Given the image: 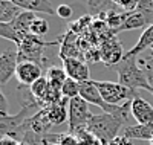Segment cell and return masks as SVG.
Instances as JSON below:
<instances>
[{
	"label": "cell",
	"mask_w": 153,
	"mask_h": 145,
	"mask_svg": "<svg viewBox=\"0 0 153 145\" xmlns=\"http://www.w3.org/2000/svg\"><path fill=\"white\" fill-rule=\"evenodd\" d=\"M124 127L126 124L120 118L104 112L101 115H92L87 122V130L101 142V145H109L115 138L121 136Z\"/></svg>",
	"instance_id": "cell-1"
},
{
	"label": "cell",
	"mask_w": 153,
	"mask_h": 145,
	"mask_svg": "<svg viewBox=\"0 0 153 145\" xmlns=\"http://www.w3.org/2000/svg\"><path fill=\"white\" fill-rule=\"evenodd\" d=\"M35 18V12L22 11L14 20L8 23H0V37L16 43L19 47L25 38L31 35V26Z\"/></svg>",
	"instance_id": "cell-2"
},
{
	"label": "cell",
	"mask_w": 153,
	"mask_h": 145,
	"mask_svg": "<svg viewBox=\"0 0 153 145\" xmlns=\"http://www.w3.org/2000/svg\"><path fill=\"white\" fill-rule=\"evenodd\" d=\"M60 41H45L42 37H37V35H28L25 40L22 41V44L17 47L19 52V63L23 61H31L35 63L38 66H43L46 63L45 58V49L48 46H52V44H58Z\"/></svg>",
	"instance_id": "cell-3"
},
{
	"label": "cell",
	"mask_w": 153,
	"mask_h": 145,
	"mask_svg": "<svg viewBox=\"0 0 153 145\" xmlns=\"http://www.w3.org/2000/svg\"><path fill=\"white\" fill-rule=\"evenodd\" d=\"M89 102H86L81 96H76L69 99L68 102V133L75 135L76 131L83 128H87V122L91 119V113L89 110Z\"/></svg>",
	"instance_id": "cell-4"
},
{
	"label": "cell",
	"mask_w": 153,
	"mask_h": 145,
	"mask_svg": "<svg viewBox=\"0 0 153 145\" xmlns=\"http://www.w3.org/2000/svg\"><path fill=\"white\" fill-rule=\"evenodd\" d=\"M94 84L97 86L101 98L110 105H123L127 101H132L135 96H138V92H133L130 89L124 87L120 83L113 81H97L92 80Z\"/></svg>",
	"instance_id": "cell-5"
},
{
	"label": "cell",
	"mask_w": 153,
	"mask_h": 145,
	"mask_svg": "<svg viewBox=\"0 0 153 145\" xmlns=\"http://www.w3.org/2000/svg\"><path fill=\"white\" fill-rule=\"evenodd\" d=\"M123 47L118 41L117 35H112L103 41V46L100 49V60L106 66H117L123 60Z\"/></svg>",
	"instance_id": "cell-6"
},
{
	"label": "cell",
	"mask_w": 153,
	"mask_h": 145,
	"mask_svg": "<svg viewBox=\"0 0 153 145\" xmlns=\"http://www.w3.org/2000/svg\"><path fill=\"white\" fill-rule=\"evenodd\" d=\"M42 76H43L42 66H38L35 63H31V61L19 63L17 70H16V78H17V81L20 83V89L22 87H28L29 89L37 80H40Z\"/></svg>",
	"instance_id": "cell-7"
},
{
	"label": "cell",
	"mask_w": 153,
	"mask_h": 145,
	"mask_svg": "<svg viewBox=\"0 0 153 145\" xmlns=\"http://www.w3.org/2000/svg\"><path fill=\"white\" fill-rule=\"evenodd\" d=\"M63 69H65L68 78L76 81V83H84L91 80V70L84 60L81 58H66L63 60Z\"/></svg>",
	"instance_id": "cell-8"
},
{
	"label": "cell",
	"mask_w": 153,
	"mask_h": 145,
	"mask_svg": "<svg viewBox=\"0 0 153 145\" xmlns=\"http://www.w3.org/2000/svg\"><path fill=\"white\" fill-rule=\"evenodd\" d=\"M19 66V52L6 49L0 54V86H5L16 75Z\"/></svg>",
	"instance_id": "cell-9"
},
{
	"label": "cell",
	"mask_w": 153,
	"mask_h": 145,
	"mask_svg": "<svg viewBox=\"0 0 153 145\" xmlns=\"http://www.w3.org/2000/svg\"><path fill=\"white\" fill-rule=\"evenodd\" d=\"M132 116L136 124H153V105L141 96L132 99Z\"/></svg>",
	"instance_id": "cell-10"
},
{
	"label": "cell",
	"mask_w": 153,
	"mask_h": 145,
	"mask_svg": "<svg viewBox=\"0 0 153 145\" xmlns=\"http://www.w3.org/2000/svg\"><path fill=\"white\" fill-rule=\"evenodd\" d=\"M22 11H31V12H42V14L54 16L57 14V8L49 0H9Z\"/></svg>",
	"instance_id": "cell-11"
},
{
	"label": "cell",
	"mask_w": 153,
	"mask_h": 145,
	"mask_svg": "<svg viewBox=\"0 0 153 145\" xmlns=\"http://www.w3.org/2000/svg\"><path fill=\"white\" fill-rule=\"evenodd\" d=\"M121 136L127 139H139V141H150L153 139V124H132L123 128Z\"/></svg>",
	"instance_id": "cell-12"
},
{
	"label": "cell",
	"mask_w": 153,
	"mask_h": 145,
	"mask_svg": "<svg viewBox=\"0 0 153 145\" xmlns=\"http://www.w3.org/2000/svg\"><path fill=\"white\" fill-rule=\"evenodd\" d=\"M66 102H69V99L63 98L61 101L55 102V104H51V105H46L45 112H46V116L49 122L52 124L54 127L57 125H61L68 121V112H66Z\"/></svg>",
	"instance_id": "cell-13"
},
{
	"label": "cell",
	"mask_w": 153,
	"mask_h": 145,
	"mask_svg": "<svg viewBox=\"0 0 153 145\" xmlns=\"http://www.w3.org/2000/svg\"><path fill=\"white\" fill-rule=\"evenodd\" d=\"M152 46H153V24L147 26V28L143 31V34L139 35V38H138L136 44H135L130 50H127L126 54H124V57H123V58L138 57L139 54H143V52H144L146 49H149V47L152 49Z\"/></svg>",
	"instance_id": "cell-14"
},
{
	"label": "cell",
	"mask_w": 153,
	"mask_h": 145,
	"mask_svg": "<svg viewBox=\"0 0 153 145\" xmlns=\"http://www.w3.org/2000/svg\"><path fill=\"white\" fill-rule=\"evenodd\" d=\"M121 9L117 3L112 0H87V11L92 17H98L101 14H106L110 11H118Z\"/></svg>",
	"instance_id": "cell-15"
},
{
	"label": "cell",
	"mask_w": 153,
	"mask_h": 145,
	"mask_svg": "<svg viewBox=\"0 0 153 145\" xmlns=\"http://www.w3.org/2000/svg\"><path fill=\"white\" fill-rule=\"evenodd\" d=\"M147 26H149V23H147L146 17L139 11H133L127 17V20L115 31V35H118L120 32H124V31H133V29H139V28H147Z\"/></svg>",
	"instance_id": "cell-16"
},
{
	"label": "cell",
	"mask_w": 153,
	"mask_h": 145,
	"mask_svg": "<svg viewBox=\"0 0 153 145\" xmlns=\"http://www.w3.org/2000/svg\"><path fill=\"white\" fill-rule=\"evenodd\" d=\"M45 76L48 78L49 86L57 89V90H61L63 84H65V81L68 80V75H66L65 69L63 67H55V66H51V67L46 70Z\"/></svg>",
	"instance_id": "cell-17"
},
{
	"label": "cell",
	"mask_w": 153,
	"mask_h": 145,
	"mask_svg": "<svg viewBox=\"0 0 153 145\" xmlns=\"http://www.w3.org/2000/svg\"><path fill=\"white\" fill-rule=\"evenodd\" d=\"M48 90H49V83H48V78H46V76H42L40 80H37V81L29 87V92H31L34 101L40 104L42 109H43V101H45V98H46Z\"/></svg>",
	"instance_id": "cell-18"
},
{
	"label": "cell",
	"mask_w": 153,
	"mask_h": 145,
	"mask_svg": "<svg viewBox=\"0 0 153 145\" xmlns=\"http://www.w3.org/2000/svg\"><path fill=\"white\" fill-rule=\"evenodd\" d=\"M22 12V9L19 6H16L9 0H0V23H8L11 20H14L19 14Z\"/></svg>",
	"instance_id": "cell-19"
},
{
	"label": "cell",
	"mask_w": 153,
	"mask_h": 145,
	"mask_svg": "<svg viewBox=\"0 0 153 145\" xmlns=\"http://www.w3.org/2000/svg\"><path fill=\"white\" fill-rule=\"evenodd\" d=\"M48 138L55 145H78L75 135L71 133H48Z\"/></svg>",
	"instance_id": "cell-20"
},
{
	"label": "cell",
	"mask_w": 153,
	"mask_h": 145,
	"mask_svg": "<svg viewBox=\"0 0 153 145\" xmlns=\"http://www.w3.org/2000/svg\"><path fill=\"white\" fill-rule=\"evenodd\" d=\"M61 95L66 99H72V98L80 96V83L68 78L65 81V84H63V87H61Z\"/></svg>",
	"instance_id": "cell-21"
},
{
	"label": "cell",
	"mask_w": 153,
	"mask_h": 145,
	"mask_svg": "<svg viewBox=\"0 0 153 145\" xmlns=\"http://www.w3.org/2000/svg\"><path fill=\"white\" fill-rule=\"evenodd\" d=\"M75 138H76V141H78V145H101V142L87 128H83L80 131H76Z\"/></svg>",
	"instance_id": "cell-22"
},
{
	"label": "cell",
	"mask_w": 153,
	"mask_h": 145,
	"mask_svg": "<svg viewBox=\"0 0 153 145\" xmlns=\"http://www.w3.org/2000/svg\"><path fill=\"white\" fill-rule=\"evenodd\" d=\"M49 31V23L46 18H40L37 17L31 26V34L32 35H37V37H43L45 34H48Z\"/></svg>",
	"instance_id": "cell-23"
},
{
	"label": "cell",
	"mask_w": 153,
	"mask_h": 145,
	"mask_svg": "<svg viewBox=\"0 0 153 145\" xmlns=\"http://www.w3.org/2000/svg\"><path fill=\"white\" fill-rule=\"evenodd\" d=\"M138 64L141 66V69L146 72V75H147L149 80L153 81V55L149 57V58H146V60H139Z\"/></svg>",
	"instance_id": "cell-24"
},
{
	"label": "cell",
	"mask_w": 153,
	"mask_h": 145,
	"mask_svg": "<svg viewBox=\"0 0 153 145\" xmlns=\"http://www.w3.org/2000/svg\"><path fill=\"white\" fill-rule=\"evenodd\" d=\"M72 14H74V11H72V8H71L69 5L63 3V5H58V6H57V16H58L60 18L69 20V18L72 17Z\"/></svg>",
	"instance_id": "cell-25"
},
{
	"label": "cell",
	"mask_w": 153,
	"mask_h": 145,
	"mask_svg": "<svg viewBox=\"0 0 153 145\" xmlns=\"http://www.w3.org/2000/svg\"><path fill=\"white\" fill-rule=\"evenodd\" d=\"M118 6H120L123 11L133 12V11L138 9V0H120V2H118Z\"/></svg>",
	"instance_id": "cell-26"
},
{
	"label": "cell",
	"mask_w": 153,
	"mask_h": 145,
	"mask_svg": "<svg viewBox=\"0 0 153 145\" xmlns=\"http://www.w3.org/2000/svg\"><path fill=\"white\" fill-rule=\"evenodd\" d=\"M3 115H8V99L3 95L2 89H0V116H3Z\"/></svg>",
	"instance_id": "cell-27"
},
{
	"label": "cell",
	"mask_w": 153,
	"mask_h": 145,
	"mask_svg": "<svg viewBox=\"0 0 153 145\" xmlns=\"http://www.w3.org/2000/svg\"><path fill=\"white\" fill-rule=\"evenodd\" d=\"M109 145H133V142L130 139L124 138V136H118V138H115Z\"/></svg>",
	"instance_id": "cell-28"
},
{
	"label": "cell",
	"mask_w": 153,
	"mask_h": 145,
	"mask_svg": "<svg viewBox=\"0 0 153 145\" xmlns=\"http://www.w3.org/2000/svg\"><path fill=\"white\" fill-rule=\"evenodd\" d=\"M22 142L11 138V136H2L0 138V145H20Z\"/></svg>",
	"instance_id": "cell-29"
},
{
	"label": "cell",
	"mask_w": 153,
	"mask_h": 145,
	"mask_svg": "<svg viewBox=\"0 0 153 145\" xmlns=\"http://www.w3.org/2000/svg\"><path fill=\"white\" fill-rule=\"evenodd\" d=\"M150 6H153V0H138V9H136V11H139V9H147V8H150Z\"/></svg>",
	"instance_id": "cell-30"
},
{
	"label": "cell",
	"mask_w": 153,
	"mask_h": 145,
	"mask_svg": "<svg viewBox=\"0 0 153 145\" xmlns=\"http://www.w3.org/2000/svg\"><path fill=\"white\" fill-rule=\"evenodd\" d=\"M112 2H113V3H117V5H118V2H120V0H112Z\"/></svg>",
	"instance_id": "cell-31"
},
{
	"label": "cell",
	"mask_w": 153,
	"mask_h": 145,
	"mask_svg": "<svg viewBox=\"0 0 153 145\" xmlns=\"http://www.w3.org/2000/svg\"><path fill=\"white\" fill-rule=\"evenodd\" d=\"M20 145H26V144H20Z\"/></svg>",
	"instance_id": "cell-32"
},
{
	"label": "cell",
	"mask_w": 153,
	"mask_h": 145,
	"mask_svg": "<svg viewBox=\"0 0 153 145\" xmlns=\"http://www.w3.org/2000/svg\"><path fill=\"white\" fill-rule=\"evenodd\" d=\"M152 145H153V139H152Z\"/></svg>",
	"instance_id": "cell-33"
},
{
	"label": "cell",
	"mask_w": 153,
	"mask_h": 145,
	"mask_svg": "<svg viewBox=\"0 0 153 145\" xmlns=\"http://www.w3.org/2000/svg\"><path fill=\"white\" fill-rule=\"evenodd\" d=\"M152 50H153V46H152Z\"/></svg>",
	"instance_id": "cell-34"
},
{
	"label": "cell",
	"mask_w": 153,
	"mask_h": 145,
	"mask_svg": "<svg viewBox=\"0 0 153 145\" xmlns=\"http://www.w3.org/2000/svg\"><path fill=\"white\" fill-rule=\"evenodd\" d=\"M0 138H2V136H0Z\"/></svg>",
	"instance_id": "cell-35"
}]
</instances>
